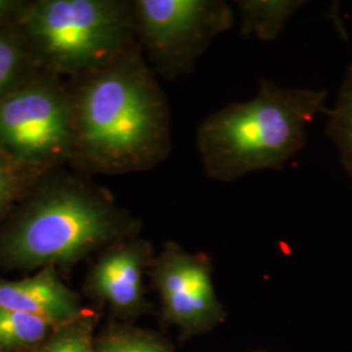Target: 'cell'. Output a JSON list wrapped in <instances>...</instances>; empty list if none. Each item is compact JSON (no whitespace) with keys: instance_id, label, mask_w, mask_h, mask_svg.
I'll return each instance as SVG.
<instances>
[{"instance_id":"cell-2","label":"cell","mask_w":352,"mask_h":352,"mask_svg":"<svg viewBox=\"0 0 352 352\" xmlns=\"http://www.w3.org/2000/svg\"><path fill=\"white\" fill-rule=\"evenodd\" d=\"M12 210L0 234V264L16 269L74 264L139 226L107 189L56 170L41 176Z\"/></svg>"},{"instance_id":"cell-14","label":"cell","mask_w":352,"mask_h":352,"mask_svg":"<svg viewBox=\"0 0 352 352\" xmlns=\"http://www.w3.org/2000/svg\"><path fill=\"white\" fill-rule=\"evenodd\" d=\"M38 179L0 154V218L12 210Z\"/></svg>"},{"instance_id":"cell-9","label":"cell","mask_w":352,"mask_h":352,"mask_svg":"<svg viewBox=\"0 0 352 352\" xmlns=\"http://www.w3.org/2000/svg\"><path fill=\"white\" fill-rule=\"evenodd\" d=\"M0 308L23 312L56 322L80 315L75 294L58 278L54 267H45L23 280L0 279Z\"/></svg>"},{"instance_id":"cell-3","label":"cell","mask_w":352,"mask_h":352,"mask_svg":"<svg viewBox=\"0 0 352 352\" xmlns=\"http://www.w3.org/2000/svg\"><path fill=\"white\" fill-rule=\"evenodd\" d=\"M327 100L322 89L285 88L261 78L250 101L227 104L197 128L205 174L232 183L261 170H282L305 146L308 126L327 113Z\"/></svg>"},{"instance_id":"cell-15","label":"cell","mask_w":352,"mask_h":352,"mask_svg":"<svg viewBox=\"0 0 352 352\" xmlns=\"http://www.w3.org/2000/svg\"><path fill=\"white\" fill-rule=\"evenodd\" d=\"M98 352H170L162 344L140 336H115L104 340Z\"/></svg>"},{"instance_id":"cell-12","label":"cell","mask_w":352,"mask_h":352,"mask_svg":"<svg viewBox=\"0 0 352 352\" xmlns=\"http://www.w3.org/2000/svg\"><path fill=\"white\" fill-rule=\"evenodd\" d=\"M325 115L327 138L338 151L344 173L352 179V64L346 69L334 104Z\"/></svg>"},{"instance_id":"cell-17","label":"cell","mask_w":352,"mask_h":352,"mask_svg":"<svg viewBox=\"0 0 352 352\" xmlns=\"http://www.w3.org/2000/svg\"><path fill=\"white\" fill-rule=\"evenodd\" d=\"M25 6L23 0H0V28L16 25Z\"/></svg>"},{"instance_id":"cell-1","label":"cell","mask_w":352,"mask_h":352,"mask_svg":"<svg viewBox=\"0 0 352 352\" xmlns=\"http://www.w3.org/2000/svg\"><path fill=\"white\" fill-rule=\"evenodd\" d=\"M71 162L81 174L149 171L171 151V113L139 46L76 78Z\"/></svg>"},{"instance_id":"cell-5","label":"cell","mask_w":352,"mask_h":352,"mask_svg":"<svg viewBox=\"0 0 352 352\" xmlns=\"http://www.w3.org/2000/svg\"><path fill=\"white\" fill-rule=\"evenodd\" d=\"M74 104L62 78L38 72L0 100V154L34 177L69 164Z\"/></svg>"},{"instance_id":"cell-16","label":"cell","mask_w":352,"mask_h":352,"mask_svg":"<svg viewBox=\"0 0 352 352\" xmlns=\"http://www.w3.org/2000/svg\"><path fill=\"white\" fill-rule=\"evenodd\" d=\"M41 352H93L82 329H69L47 343Z\"/></svg>"},{"instance_id":"cell-6","label":"cell","mask_w":352,"mask_h":352,"mask_svg":"<svg viewBox=\"0 0 352 352\" xmlns=\"http://www.w3.org/2000/svg\"><path fill=\"white\" fill-rule=\"evenodd\" d=\"M135 30L155 75H189L214 38L231 29L235 14L223 0H133Z\"/></svg>"},{"instance_id":"cell-10","label":"cell","mask_w":352,"mask_h":352,"mask_svg":"<svg viewBox=\"0 0 352 352\" xmlns=\"http://www.w3.org/2000/svg\"><path fill=\"white\" fill-rule=\"evenodd\" d=\"M240 33L243 37L254 36L260 41H274L283 32L291 16L307 1L302 0H238Z\"/></svg>"},{"instance_id":"cell-7","label":"cell","mask_w":352,"mask_h":352,"mask_svg":"<svg viewBox=\"0 0 352 352\" xmlns=\"http://www.w3.org/2000/svg\"><path fill=\"white\" fill-rule=\"evenodd\" d=\"M153 279L166 316L186 330H201L221 318L222 308L215 296L206 257L168 243L153 263Z\"/></svg>"},{"instance_id":"cell-13","label":"cell","mask_w":352,"mask_h":352,"mask_svg":"<svg viewBox=\"0 0 352 352\" xmlns=\"http://www.w3.org/2000/svg\"><path fill=\"white\" fill-rule=\"evenodd\" d=\"M52 322L17 311L0 308V346L24 347L43 340Z\"/></svg>"},{"instance_id":"cell-4","label":"cell","mask_w":352,"mask_h":352,"mask_svg":"<svg viewBox=\"0 0 352 352\" xmlns=\"http://www.w3.org/2000/svg\"><path fill=\"white\" fill-rule=\"evenodd\" d=\"M38 71L80 78L139 46L132 1H26L17 23Z\"/></svg>"},{"instance_id":"cell-11","label":"cell","mask_w":352,"mask_h":352,"mask_svg":"<svg viewBox=\"0 0 352 352\" xmlns=\"http://www.w3.org/2000/svg\"><path fill=\"white\" fill-rule=\"evenodd\" d=\"M38 72L19 25L0 28V100Z\"/></svg>"},{"instance_id":"cell-8","label":"cell","mask_w":352,"mask_h":352,"mask_svg":"<svg viewBox=\"0 0 352 352\" xmlns=\"http://www.w3.org/2000/svg\"><path fill=\"white\" fill-rule=\"evenodd\" d=\"M149 260V248L142 241L116 244L93 267L90 289L115 309L135 311L142 302V274Z\"/></svg>"}]
</instances>
